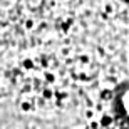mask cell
I'll use <instances>...</instances> for the list:
<instances>
[{"instance_id": "6da1fadb", "label": "cell", "mask_w": 129, "mask_h": 129, "mask_svg": "<svg viewBox=\"0 0 129 129\" xmlns=\"http://www.w3.org/2000/svg\"><path fill=\"white\" fill-rule=\"evenodd\" d=\"M104 129H126V126H121V124H112V126H107Z\"/></svg>"}]
</instances>
